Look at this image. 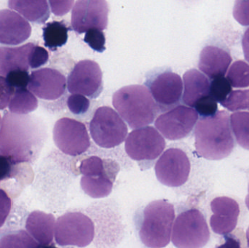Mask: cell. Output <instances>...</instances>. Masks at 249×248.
<instances>
[{
  "mask_svg": "<svg viewBox=\"0 0 249 248\" xmlns=\"http://www.w3.org/2000/svg\"><path fill=\"white\" fill-rule=\"evenodd\" d=\"M46 135L39 118L5 112L0 127V156L16 165L30 164L39 156Z\"/></svg>",
  "mask_w": 249,
  "mask_h": 248,
  "instance_id": "cell-1",
  "label": "cell"
},
{
  "mask_svg": "<svg viewBox=\"0 0 249 248\" xmlns=\"http://www.w3.org/2000/svg\"><path fill=\"white\" fill-rule=\"evenodd\" d=\"M197 154L209 160H221L233 151L235 143L231 125V115L218 111L209 117H202L195 130Z\"/></svg>",
  "mask_w": 249,
  "mask_h": 248,
  "instance_id": "cell-2",
  "label": "cell"
},
{
  "mask_svg": "<svg viewBox=\"0 0 249 248\" xmlns=\"http://www.w3.org/2000/svg\"><path fill=\"white\" fill-rule=\"evenodd\" d=\"M112 104L132 129L153 123L160 112L149 88L139 84L119 89L112 96Z\"/></svg>",
  "mask_w": 249,
  "mask_h": 248,
  "instance_id": "cell-3",
  "label": "cell"
},
{
  "mask_svg": "<svg viewBox=\"0 0 249 248\" xmlns=\"http://www.w3.org/2000/svg\"><path fill=\"white\" fill-rule=\"evenodd\" d=\"M175 221L174 205L165 200L152 201L143 210L139 230L141 241L149 248L166 247Z\"/></svg>",
  "mask_w": 249,
  "mask_h": 248,
  "instance_id": "cell-4",
  "label": "cell"
},
{
  "mask_svg": "<svg viewBox=\"0 0 249 248\" xmlns=\"http://www.w3.org/2000/svg\"><path fill=\"white\" fill-rule=\"evenodd\" d=\"M210 240V231L204 215L197 209L181 213L175 218L171 241L177 248H203Z\"/></svg>",
  "mask_w": 249,
  "mask_h": 248,
  "instance_id": "cell-5",
  "label": "cell"
},
{
  "mask_svg": "<svg viewBox=\"0 0 249 248\" xmlns=\"http://www.w3.org/2000/svg\"><path fill=\"white\" fill-rule=\"evenodd\" d=\"M90 132L94 142L102 148L121 145L125 140L127 127L118 112L109 106L96 109L90 122Z\"/></svg>",
  "mask_w": 249,
  "mask_h": 248,
  "instance_id": "cell-6",
  "label": "cell"
},
{
  "mask_svg": "<svg viewBox=\"0 0 249 248\" xmlns=\"http://www.w3.org/2000/svg\"><path fill=\"white\" fill-rule=\"evenodd\" d=\"M54 236L58 246L84 248L94 238L95 226L92 220L82 213H67L57 220Z\"/></svg>",
  "mask_w": 249,
  "mask_h": 248,
  "instance_id": "cell-7",
  "label": "cell"
},
{
  "mask_svg": "<svg viewBox=\"0 0 249 248\" xmlns=\"http://www.w3.org/2000/svg\"><path fill=\"white\" fill-rule=\"evenodd\" d=\"M53 134L55 146L67 155H80L90 146L86 125L76 119L67 117L58 119L54 125Z\"/></svg>",
  "mask_w": 249,
  "mask_h": 248,
  "instance_id": "cell-8",
  "label": "cell"
},
{
  "mask_svg": "<svg viewBox=\"0 0 249 248\" xmlns=\"http://www.w3.org/2000/svg\"><path fill=\"white\" fill-rule=\"evenodd\" d=\"M165 148V141L154 127L133 130L125 140L127 155L136 161H152L160 157Z\"/></svg>",
  "mask_w": 249,
  "mask_h": 248,
  "instance_id": "cell-9",
  "label": "cell"
},
{
  "mask_svg": "<svg viewBox=\"0 0 249 248\" xmlns=\"http://www.w3.org/2000/svg\"><path fill=\"white\" fill-rule=\"evenodd\" d=\"M67 88L71 94L99 97L103 90V74L99 64L91 60L79 61L69 74Z\"/></svg>",
  "mask_w": 249,
  "mask_h": 248,
  "instance_id": "cell-10",
  "label": "cell"
},
{
  "mask_svg": "<svg viewBox=\"0 0 249 248\" xmlns=\"http://www.w3.org/2000/svg\"><path fill=\"white\" fill-rule=\"evenodd\" d=\"M157 179L169 187L182 186L188 180L191 165L186 153L179 149L166 150L155 167Z\"/></svg>",
  "mask_w": 249,
  "mask_h": 248,
  "instance_id": "cell-11",
  "label": "cell"
},
{
  "mask_svg": "<svg viewBox=\"0 0 249 248\" xmlns=\"http://www.w3.org/2000/svg\"><path fill=\"white\" fill-rule=\"evenodd\" d=\"M109 8L105 0H78L71 13V23L77 33L93 29L103 31L108 25Z\"/></svg>",
  "mask_w": 249,
  "mask_h": 248,
  "instance_id": "cell-12",
  "label": "cell"
},
{
  "mask_svg": "<svg viewBox=\"0 0 249 248\" xmlns=\"http://www.w3.org/2000/svg\"><path fill=\"white\" fill-rule=\"evenodd\" d=\"M197 119L198 114L195 109L181 105L160 115L155 125L165 138L176 141L188 136Z\"/></svg>",
  "mask_w": 249,
  "mask_h": 248,
  "instance_id": "cell-13",
  "label": "cell"
},
{
  "mask_svg": "<svg viewBox=\"0 0 249 248\" xmlns=\"http://www.w3.org/2000/svg\"><path fill=\"white\" fill-rule=\"evenodd\" d=\"M146 84L161 112L174 109L181 100L182 80L178 74L173 71H160L149 78Z\"/></svg>",
  "mask_w": 249,
  "mask_h": 248,
  "instance_id": "cell-14",
  "label": "cell"
},
{
  "mask_svg": "<svg viewBox=\"0 0 249 248\" xmlns=\"http://www.w3.org/2000/svg\"><path fill=\"white\" fill-rule=\"evenodd\" d=\"M66 87L64 74L53 68H42L32 71L27 88L39 99L55 100L64 94Z\"/></svg>",
  "mask_w": 249,
  "mask_h": 248,
  "instance_id": "cell-15",
  "label": "cell"
},
{
  "mask_svg": "<svg viewBox=\"0 0 249 248\" xmlns=\"http://www.w3.org/2000/svg\"><path fill=\"white\" fill-rule=\"evenodd\" d=\"M213 215L210 226L213 232L228 235L235 230L240 215V207L236 200L228 197H219L211 202Z\"/></svg>",
  "mask_w": 249,
  "mask_h": 248,
  "instance_id": "cell-16",
  "label": "cell"
},
{
  "mask_svg": "<svg viewBox=\"0 0 249 248\" xmlns=\"http://www.w3.org/2000/svg\"><path fill=\"white\" fill-rule=\"evenodd\" d=\"M32 26L20 14L10 10H0V43L18 45L30 37Z\"/></svg>",
  "mask_w": 249,
  "mask_h": 248,
  "instance_id": "cell-17",
  "label": "cell"
},
{
  "mask_svg": "<svg viewBox=\"0 0 249 248\" xmlns=\"http://www.w3.org/2000/svg\"><path fill=\"white\" fill-rule=\"evenodd\" d=\"M232 58L231 54L216 46L205 47L200 54L198 67L202 72L213 80L225 77Z\"/></svg>",
  "mask_w": 249,
  "mask_h": 248,
  "instance_id": "cell-18",
  "label": "cell"
},
{
  "mask_svg": "<svg viewBox=\"0 0 249 248\" xmlns=\"http://www.w3.org/2000/svg\"><path fill=\"white\" fill-rule=\"evenodd\" d=\"M35 44H25L20 47H0V76L6 77L15 71H27L29 56Z\"/></svg>",
  "mask_w": 249,
  "mask_h": 248,
  "instance_id": "cell-19",
  "label": "cell"
},
{
  "mask_svg": "<svg viewBox=\"0 0 249 248\" xmlns=\"http://www.w3.org/2000/svg\"><path fill=\"white\" fill-rule=\"evenodd\" d=\"M55 219L53 215L42 211L31 213L26 221L28 233L40 246L52 244L55 234Z\"/></svg>",
  "mask_w": 249,
  "mask_h": 248,
  "instance_id": "cell-20",
  "label": "cell"
},
{
  "mask_svg": "<svg viewBox=\"0 0 249 248\" xmlns=\"http://www.w3.org/2000/svg\"><path fill=\"white\" fill-rule=\"evenodd\" d=\"M184 93L183 102L189 107L193 108L197 102L210 95L209 78L197 69L186 71L183 76Z\"/></svg>",
  "mask_w": 249,
  "mask_h": 248,
  "instance_id": "cell-21",
  "label": "cell"
},
{
  "mask_svg": "<svg viewBox=\"0 0 249 248\" xmlns=\"http://www.w3.org/2000/svg\"><path fill=\"white\" fill-rule=\"evenodd\" d=\"M8 7L18 12L25 18L33 23H44L50 16L49 6L46 0H10Z\"/></svg>",
  "mask_w": 249,
  "mask_h": 248,
  "instance_id": "cell-22",
  "label": "cell"
},
{
  "mask_svg": "<svg viewBox=\"0 0 249 248\" xmlns=\"http://www.w3.org/2000/svg\"><path fill=\"white\" fill-rule=\"evenodd\" d=\"M80 171L83 176H110L116 179L119 167L112 160L90 157L82 161Z\"/></svg>",
  "mask_w": 249,
  "mask_h": 248,
  "instance_id": "cell-23",
  "label": "cell"
},
{
  "mask_svg": "<svg viewBox=\"0 0 249 248\" xmlns=\"http://www.w3.org/2000/svg\"><path fill=\"white\" fill-rule=\"evenodd\" d=\"M115 179L110 176H83L80 186L86 195L99 199L109 196L113 189Z\"/></svg>",
  "mask_w": 249,
  "mask_h": 248,
  "instance_id": "cell-24",
  "label": "cell"
},
{
  "mask_svg": "<svg viewBox=\"0 0 249 248\" xmlns=\"http://www.w3.org/2000/svg\"><path fill=\"white\" fill-rule=\"evenodd\" d=\"M70 30V27L64 20L47 23L43 27L42 34L45 47L54 51L65 45L68 40Z\"/></svg>",
  "mask_w": 249,
  "mask_h": 248,
  "instance_id": "cell-25",
  "label": "cell"
},
{
  "mask_svg": "<svg viewBox=\"0 0 249 248\" xmlns=\"http://www.w3.org/2000/svg\"><path fill=\"white\" fill-rule=\"evenodd\" d=\"M8 107L10 112L15 115H29L38 107V100L28 88L15 89Z\"/></svg>",
  "mask_w": 249,
  "mask_h": 248,
  "instance_id": "cell-26",
  "label": "cell"
},
{
  "mask_svg": "<svg viewBox=\"0 0 249 248\" xmlns=\"http://www.w3.org/2000/svg\"><path fill=\"white\" fill-rule=\"evenodd\" d=\"M231 125L237 143L249 151V112H237L232 114Z\"/></svg>",
  "mask_w": 249,
  "mask_h": 248,
  "instance_id": "cell-27",
  "label": "cell"
},
{
  "mask_svg": "<svg viewBox=\"0 0 249 248\" xmlns=\"http://www.w3.org/2000/svg\"><path fill=\"white\" fill-rule=\"evenodd\" d=\"M39 246L24 230L10 231L0 237V248H39Z\"/></svg>",
  "mask_w": 249,
  "mask_h": 248,
  "instance_id": "cell-28",
  "label": "cell"
},
{
  "mask_svg": "<svg viewBox=\"0 0 249 248\" xmlns=\"http://www.w3.org/2000/svg\"><path fill=\"white\" fill-rule=\"evenodd\" d=\"M227 79L235 88L249 87V65L244 61H237L230 67Z\"/></svg>",
  "mask_w": 249,
  "mask_h": 248,
  "instance_id": "cell-29",
  "label": "cell"
},
{
  "mask_svg": "<svg viewBox=\"0 0 249 248\" xmlns=\"http://www.w3.org/2000/svg\"><path fill=\"white\" fill-rule=\"evenodd\" d=\"M221 105L231 112L249 111V89L231 92L226 100L221 103Z\"/></svg>",
  "mask_w": 249,
  "mask_h": 248,
  "instance_id": "cell-30",
  "label": "cell"
},
{
  "mask_svg": "<svg viewBox=\"0 0 249 248\" xmlns=\"http://www.w3.org/2000/svg\"><path fill=\"white\" fill-rule=\"evenodd\" d=\"M232 91V87L225 77H217L210 83V96L219 103H222Z\"/></svg>",
  "mask_w": 249,
  "mask_h": 248,
  "instance_id": "cell-31",
  "label": "cell"
},
{
  "mask_svg": "<svg viewBox=\"0 0 249 248\" xmlns=\"http://www.w3.org/2000/svg\"><path fill=\"white\" fill-rule=\"evenodd\" d=\"M84 42L96 52H103L106 50V38L102 31L93 29L86 32Z\"/></svg>",
  "mask_w": 249,
  "mask_h": 248,
  "instance_id": "cell-32",
  "label": "cell"
},
{
  "mask_svg": "<svg viewBox=\"0 0 249 248\" xmlns=\"http://www.w3.org/2000/svg\"><path fill=\"white\" fill-rule=\"evenodd\" d=\"M67 106L74 115H83L90 107V100L83 95L71 94L67 100Z\"/></svg>",
  "mask_w": 249,
  "mask_h": 248,
  "instance_id": "cell-33",
  "label": "cell"
},
{
  "mask_svg": "<svg viewBox=\"0 0 249 248\" xmlns=\"http://www.w3.org/2000/svg\"><path fill=\"white\" fill-rule=\"evenodd\" d=\"M194 109L202 117H209L217 113V102L209 95L197 102Z\"/></svg>",
  "mask_w": 249,
  "mask_h": 248,
  "instance_id": "cell-34",
  "label": "cell"
},
{
  "mask_svg": "<svg viewBox=\"0 0 249 248\" xmlns=\"http://www.w3.org/2000/svg\"><path fill=\"white\" fill-rule=\"evenodd\" d=\"M49 53L43 47L34 45L29 56V67L32 69L38 68L48 63Z\"/></svg>",
  "mask_w": 249,
  "mask_h": 248,
  "instance_id": "cell-35",
  "label": "cell"
},
{
  "mask_svg": "<svg viewBox=\"0 0 249 248\" xmlns=\"http://www.w3.org/2000/svg\"><path fill=\"white\" fill-rule=\"evenodd\" d=\"M20 165L15 164L10 159L0 156V182L8 180L17 176Z\"/></svg>",
  "mask_w": 249,
  "mask_h": 248,
  "instance_id": "cell-36",
  "label": "cell"
},
{
  "mask_svg": "<svg viewBox=\"0 0 249 248\" xmlns=\"http://www.w3.org/2000/svg\"><path fill=\"white\" fill-rule=\"evenodd\" d=\"M233 16L242 26H249V0H237L234 4Z\"/></svg>",
  "mask_w": 249,
  "mask_h": 248,
  "instance_id": "cell-37",
  "label": "cell"
},
{
  "mask_svg": "<svg viewBox=\"0 0 249 248\" xmlns=\"http://www.w3.org/2000/svg\"><path fill=\"white\" fill-rule=\"evenodd\" d=\"M5 78L15 89L27 88L30 75L27 71H15L9 73Z\"/></svg>",
  "mask_w": 249,
  "mask_h": 248,
  "instance_id": "cell-38",
  "label": "cell"
},
{
  "mask_svg": "<svg viewBox=\"0 0 249 248\" xmlns=\"http://www.w3.org/2000/svg\"><path fill=\"white\" fill-rule=\"evenodd\" d=\"M14 93V87L9 84L5 77L0 76V110L9 106Z\"/></svg>",
  "mask_w": 249,
  "mask_h": 248,
  "instance_id": "cell-39",
  "label": "cell"
},
{
  "mask_svg": "<svg viewBox=\"0 0 249 248\" xmlns=\"http://www.w3.org/2000/svg\"><path fill=\"white\" fill-rule=\"evenodd\" d=\"M11 198L4 189H0V228L3 227L12 209Z\"/></svg>",
  "mask_w": 249,
  "mask_h": 248,
  "instance_id": "cell-40",
  "label": "cell"
},
{
  "mask_svg": "<svg viewBox=\"0 0 249 248\" xmlns=\"http://www.w3.org/2000/svg\"><path fill=\"white\" fill-rule=\"evenodd\" d=\"M49 3L53 13L56 16H64L70 11L71 6L74 4V1L72 0V1H55L51 0Z\"/></svg>",
  "mask_w": 249,
  "mask_h": 248,
  "instance_id": "cell-41",
  "label": "cell"
},
{
  "mask_svg": "<svg viewBox=\"0 0 249 248\" xmlns=\"http://www.w3.org/2000/svg\"><path fill=\"white\" fill-rule=\"evenodd\" d=\"M216 248H243L241 242L234 235H226L225 243Z\"/></svg>",
  "mask_w": 249,
  "mask_h": 248,
  "instance_id": "cell-42",
  "label": "cell"
},
{
  "mask_svg": "<svg viewBox=\"0 0 249 248\" xmlns=\"http://www.w3.org/2000/svg\"><path fill=\"white\" fill-rule=\"evenodd\" d=\"M242 47L244 56L249 63V28L247 29L242 38Z\"/></svg>",
  "mask_w": 249,
  "mask_h": 248,
  "instance_id": "cell-43",
  "label": "cell"
},
{
  "mask_svg": "<svg viewBox=\"0 0 249 248\" xmlns=\"http://www.w3.org/2000/svg\"><path fill=\"white\" fill-rule=\"evenodd\" d=\"M246 205H247V208L249 210V184L248 189V195H247V198H246Z\"/></svg>",
  "mask_w": 249,
  "mask_h": 248,
  "instance_id": "cell-44",
  "label": "cell"
},
{
  "mask_svg": "<svg viewBox=\"0 0 249 248\" xmlns=\"http://www.w3.org/2000/svg\"><path fill=\"white\" fill-rule=\"evenodd\" d=\"M39 248H57L53 244L49 245V246H39Z\"/></svg>",
  "mask_w": 249,
  "mask_h": 248,
  "instance_id": "cell-45",
  "label": "cell"
},
{
  "mask_svg": "<svg viewBox=\"0 0 249 248\" xmlns=\"http://www.w3.org/2000/svg\"><path fill=\"white\" fill-rule=\"evenodd\" d=\"M247 246H248V248H249V227L248 230L247 231Z\"/></svg>",
  "mask_w": 249,
  "mask_h": 248,
  "instance_id": "cell-46",
  "label": "cell"
},
{
  "mask_svg": "<svg viewBox=\"0 0 249 248\" xmlns=\"http://www.w3.org/2000/svg\"><path fill=\"white\" fill-rule=\"evenodd\" d=\"M1 120H2V119H1V115H0V127H1Z\"/></svg>",
  "mask_w": 249,
  "mask_h": 248,
  "instance_id": "cell-47",
  "label": "cell"
}]
</instances>
